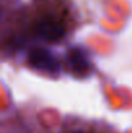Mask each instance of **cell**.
I'll use <instances>...</instances> for the list:
<instances>
[{
	"label": "cell",
	"instance_id": "6da1fadb",
	"mask_svg": "<svg viewBox=\"0 0 132 133\" xmlns=\"http://www.w3.org/2000/svg\"><path fill=\"white\" fill-rule=\"evenodd\" d=\"M27 61L33 69L49 75H57L61 71V63L58 58L52 52L42 46L33 48L27 54Z\"/></svg>",
	"mask_w": 132,
	"mask_h": 133
},
{
	"label": "cell",
	"instance_id": "7a4b0ae2",
	"mask_svg": "<svg viewBox=\"0 0 132 133\" xmlns=\"http://www.w3.org/2000/svg\"><path fill=\"white\" fill-rule=\"evenodd\" d=\"M66 66L73 75L80 76V78L87 76L92 71L91 61L88 58L87 53L79 46H73L67 50V53H66Z\"/></svg>",
	"mask_w": 132,
	"mask_h": 133
},
{
	"label": "cell",
	"instance_id": "3957f363",
	"mask_svg": "<svg viewBox=\"0 0 132 133\" xmlns=\"http://www.w3.org/2000/svg\"><path fill=\"white\" fill-rule=\"evenodd\" d=\"M35 34L45 42H57L65 36V27L56 19L44 18L35 26Z\"/></svg>",
	"mask_w": 132,
	"mask_h": 133
},
{
	"label": "cell",
	"instance_id": "277c9868",
	"mask_svg": "<svg viewBox=\"0 0 132 133\" xmlns=\"http://www.w3.org/2000/svg\"><path fill=\"white\" fill-rule=\"evenodd\" d=\"M73 133H83V132H79V131H75V132H73Z\"/></svg>",
	"mask_w": 132,
	"mask_h": 133
}]
</instances>
